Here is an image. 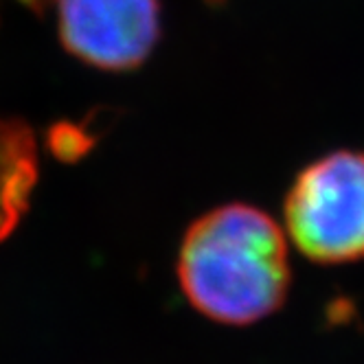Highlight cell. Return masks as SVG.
<instances>
[{
  "mask_svg": "<svg viewBox=\"0 0 364 364\" xmlns=\"http://www.w3.org/2000/svg\"><path fill=\"white\" fill-rule=\"evenodd\" d=\"M178 281L187 301L215 323L262 321L290 290L283 230L257 206H218L193 222L182 240Z\"/></svg>",
  "mask_w": 364,
  "mask_h": 364,
  "instance_id": "cell-1",
  "label": "cell"
},
{
  "mask_svg": "<svg viewBox=\"0 0 364 364\" xmlns=\"http://www.w3.org/2000/svg\"><path fill=\"white\" fill-rule=\"evenodd\" d=\"M285 228L316 264L364 259V151L338 149L307 165L285 198Z\"/></svg>",
  "mask_w": 364,
  "mask_h": 364,
  "instance_id": "cell-2",
  "label": "cell"
},
{
  "mask_svg": "<svg viewBox=\"0 0 364 364\" xmlns=\"http://www.w3.org/2000/svg\"><path fill=\"white\" fill-rule=\"evenodd\" d=\"M60 40L70 55L101 70H132L161 36L159 0H58Z\"/></svg>",
  "mask_w": 364,
  "mask_h": 364,
  "instance_id": "cell-3",
  "label": "cell"
},
{
  "mask_svg": "<svg viewBox=\"0 0 364 364\" xmlns=\"http://www.w3.org/2000/svg\"><path fill=\"white\" fill-rule=\"evenodd\" d=\"M38 182V145L27 123L0 117V242L27 211Z\"/></svg>",
  "mask_w": 364,
  "mask_h": 364,
  "instance_id": "cell-4",
  "label": "cell"
}]
</instances>
